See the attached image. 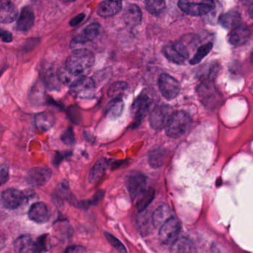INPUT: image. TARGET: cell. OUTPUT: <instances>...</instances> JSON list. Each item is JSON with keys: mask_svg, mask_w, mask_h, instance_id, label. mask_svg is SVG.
I'll use <instances>...</instances> for the list:
<instances>
[{"mask_svg": "<svg viewBox=\"0 0 253 253\" xmlns=\"http://www.w3.org/2000/svg\"><path fill=\"white\" fill-rule=\"evenodd\" d=\"M94 54L88 49H77L68 57L66 67L76 75L85 76L94 66Z\"/></svg>", "mask_w": 253, "mask_h": 253, "instance_id": "1", "label": "cell"}, {"mask_svg": "<svg viewBox=\"0 0 253 253\" xmlns=\"http://www.w3.org/2000/svg\"><path fill=\"white\" fill-rule=\"evenodd\" d=\"M192 124L190 116L186 112L179 111L172 114L166 127L167 135L171 138L181 137L187 132Z\"/></svg>", "mask_w": 253, "mask_h": 253, "instance_id": "2", "label": "cell"}, {"mask_svg": "<svg viewBox=\"0 0 253 253\" xmlns=\"http://www.w3.org/2000/svg\"><path fill=\"white\" fill-rule=\"evenodd\" d=\"M178 7L192 17L206 15L215 8L214 0H179Z\"/></svg>", "mask_w": 253, "mask_h": 253, "instance_id": "3", "label": "cell"}, {"mask_svg": "<svg viewBox=\"0 0 253 253\" xmlns=\"http://www.w3.org/2000/svg\"><path fill=\"white\" fill-rule=\"evenodd\" d=\"M181 225L176 217H171L160 227L159 238L165 245H172L178 239Z\"/></svg>", "mask_w": 253, "mask_h": 253, "instance_id": "4", "label": "cell"}, {"mask_svg": "<svg viewBox=\"0 0 253 253\" xmlns=\"http://www.w3.org/2000/svg\"><path fill=\"white\" fill-rule=\"evenodd\" d=\"M147 177L140 171H131L126 179V186L131 199H138L146 190Z\"/></svg>", "mask_w": 253, "mask_h": 253, "instance_id": "5", "label": "cell"}, {"mask_svg": "<svg viewBox=\"0 0 253 253\" xmlns=\"http://www.w3.org/2000/svg\"><path fill=\"white\" fill-rule=\"evenodd\" d=\"M154 104V100L148 93H142L133 103L131 116L136 123H140L149 114Z\"/></svg>", "mask_w": 253, "mask_h": 253, "instance_id": "6", "label": "cell"}, {"mask_svg": "<svg viewBox=\"0 0 253 253\" xmlns=\"http://www.w3.org/2000/svg\"><path fill=\"white\" fill-rule=\"evenodd\" d=\"M172 114V109L167 105L156 106L152 109L149 116L151 126L155 130L166 128Z\"/></svg>", "mask_w": 253, "mask_h": 253, "instance_id": "7", "label": "cell"}, {"mask_svg": "<svg viewBox=\"0 0 253 253\" xmlns=\"http://www.w3.org/2000/svg\"><path fill=\"white\" fill-rule=\"evenodd\" d=\"M163 53L169 61L175 64H183L189 57L187 48L180 42H170L164 47Z\"/></svg>", "mask_w": 253, "mask_h": 253, "instance_id": "8", "label": "cell"}, {"mask_svg": "<svg viewBox=\"0 0 253 253\" xmlns=\"http://www.w3.org/2000/svg\"><path fill=\"white\" fill-rule=\"evenodd\" d=\"M158 86L162 95L169 100L175 98L180 91V85L178 81L167 74H163L160 77Z\"/></svg>", "mask_w": 253, "mask_h": 253, "instance_id": "9", "label": "cell"}, {"mask_svg": "<svg viewBox=\"0 0 253 253\" xmlns=\"http://www.w3.org/2000/svg\"><path fill=\"white\" fill-rule=\"evenodd\" d=\"M95 84L91 78L84 76L70 86V94L79 98H88L94 94Z\"/></svg>", "mask_w": 253, "mask_h": 253, "instance_id": "10", "label": "cell"}, {"mask_svg": "<svg viewBox=\"0 0 253 253\" xmlns=\"http://www.w3.org/2000/svg\"><path fill=\"white\" fill-rule=\"evenodd\" d=\"M26 195L24 192L15 189H8L2 194V202L5 208L15 210L24 203Z\"/></svg>", "mask_w": 253, "mask_h": 253, "instance_id": "11", "label": "cell"}, {"mask_svg": "<svg viewBox=\"0 0 253 253\" xmlns=\"http://www.w3.org/2000/svg\"><path fill=\"white\" fill-rule=\"evenodd\" d=\"M29 217L36 223H46L51 217V210L45 203H35L29 210Z\"/></svg>", "mask_w": 253, "mask_h": 253, "instance_id": "12", "label": "cell"}, {"mask_svg": "<svg viewBox=\"0 0 253 253\" xmlns=\"http://www.w3.org/2000/svg\"><path fill=\"white\" fill-rule=\"evenodd\" d=\"M50 169L45 167H35L28 173L29 183L35 186H41L48 183L51 177Z\"/></svg>", "mask_w": 253, "mask_h": 253, "instance_id": "13", "label": "cell"}, {"mask_svg": "<svg viewBox=\"0 0 253 253\" xmlns=\"http://www.w3.org/2000/svg\"><path fill=\"white\" fill-rule=\"evenodd\" d=\"M198 96L204 106L210 109H215L220 102V97L217 93L211 86L207 85L200 86Z\"/></svg>", "mask_w": 253, "mask_h": 253, "instance_id": "14", "label": "cell"}, {"mask_svg": "<svg viewBox=\"0 0 253 253\" xmlns=\"http://www.w3.org/2000/svg\"><path fill=\"white\" fill-rule=\"evenodd\" d=\"M121 9V0H104L97 7V12L100 17H109L116 15Z\"/></svg>", "mask_w": 253, "mask_h": 253, "instance_id": "15", "label": "cell"}, {"mask_svg": "<svg viewBox=\"0 0 253 253\" xmlns=\"http://www.w3.org/2000/svg\"><path fill=\"white\" fill-rule=\"evenodd\" d=\"M251 37V32L248 28L244 26H238L232 29L229 35V43L235 46H241L248 42Z\"/></svg>", "mask_w": 253, "mask_h": 253, "instance_id": "16", "label": "cell"}, {"mask_svg": "<svg viewBox=\"0 0 253 253\" xmlns=\"http://www.w3.org/2000/svg\"><path fill=\"white\" fill-rule=\"evenodd\" d=\"M100 31V26L98 24L94 23V24L90 25L84 29V32L81 35H78L71 42V45L76 46L80 44H85L94 41L98 36Z\"/></svg>", "mask_w": 253, "mask_h": 253, "instance_id": "17", "label": "cell"}, {"mask_svg": "<svg viewBox=\"0 0 253 253\" xmlns=\"http://www.w3.org/2000/svg\"><path fill=\"white\" fill-rule=\"evenodd\" d=\"M14 251L18 253H38L37 241L31 235H22L19 237L14 244Z\"/></svg>", "mask_w": 253, "mask_h": 253, "instance_id": "18", "label": "cell"}, {"mask_svg": "<svg viewBox=\"0 0 253 253\" xmlns=\"http://www.w3.org/2000/svg\"><path fill=\"white\" fill-rule=\"evenodd\" d=\"M18 11L17 7L9 0H1L0 21L2 23H11L17 19Z\"/></svg>", "mask_w": 253, "mask_h": 253, "instance_id": "19", "label": "cell"}, {"mask_svg": "<svg viewBox=\"0 0 253 253\" xmlns=\"http://www.w3.org/2000/svg\"><path fill=\"white\" fill-rule=\"evenodd\" d=\"M123 17L126 24L131 27H136L141 23V11L137 5L129 4L126 7Z\"/></svg>", "mask_w": 253, "mask_h": 253, "instance_id": "20", "label": "cell"}, {"mask_svg": "<svg viewBox=\"0 0 253 253\" xmlns=\"http://www.w3.org/2000/svg\"><path fill=\"white\" fill-rule=\"evenodd\" d=\"M35 23V14L30 7H26L22 10L21 14L17 23V30L27 32L32 29Z\"/></svg>", "mask_w": 253, "mask_h": 253, "instance_id": "21", "label": "cell"}, {"mask_svg": "<svg viewBox=\"0 0 253 253\" xmlns=\"http://www.w3.org/2000/svg\"><path fill=\"white\" fill-rule=\"evenodd\" d=\"M241 16L238 11H230L225 13L219 18V23L226 29H233L240 26Z\"/></svg>", "mask_w": 253, "mask_h": 253, "instance_id": "22", "label": "cell"}, {"mask_svg": "<svg viewBox=\"0 0 253 253\" xmlns=\"http://www.w3.org/2000/svg\"><path fill=\"white\" fill-rule=\"evenodd\" d=\"M171 217H172V213L169 207L167 205H162L158 207L154 212L152 215V223L155 227H161Z\"/></svg>", "mask_w": 253, "mask_h": 253, "instance_id": "23", "label": "cell"}, {"mask_svg": "<svg viewBox=\"0 0 253 253\" xmlns=\"http://www.w3.org/2000/svg\"><path fill=\"white\" fill-rule=\"evenodd\" d=\"M107 169V162L104 158H101L99 160L94 164V167L90 171L89 176H88V180L90 183H93L100 180Z\"/></svg>", "mask_w": 253, "mask_h": 253, "instance_id": "24", "label": "cell"}, {"mask_svg": "<svg viewBox=\"0 0 253 253\" xmlns=\"http://www.w3.org/2000/svg\"><path fill=\"white\" fill-rule=\"evenodd\" d=\"M124 109V103L122 99L114 98L108 104L106 115L111 119H117L122 115Z\"/></svg>", "mask_w": 253, "mask_h": 253, "instance_id": "25", "label": "cell"}, {"mask_svg": "<svg viewBox=\"0 0 253 253\" xmlns=\"http://www.w3.org/2000/svg\"><path fill=\"white\" fill-rule=\"evenodd\" d=\"M57 75L60 82L63 83L65 85H69V86H72L78 80L81 79L82 77H84L73 73V72L69 70L66 66L63 68H60L57 71Z\"/></svg>", "mask_w": 253, "mask_h": 253, "instance_id": "26", "label": "cell"}, {"mask_svg": "<svg viewBox=\"0 0 253 253\" xmlns=\"http://www.w3.org/2000/svg\"><path fill=\"white\" fill-rule=\"evenodd\" d=\"M167 158V150L163 148L154 149L149 153V162L153 168H159L165 162Z\"/></svg>", "mask_w": 253, "mask_h": 253, "instance_id": "27", "label": "cell"}, {"mask_svg": "<svg viewBox=\"0 0 253 253\" xmlns=\"http://www.w3.org/2000/svg\"><path fill=\"white\" fill-rule=\"evenodd\" d=\"M129 90V85L125 82L115 83L109 90V96L114 98L122 99Z\"/></svg>", "mask_w": 253, "mask_h": 253, "instance_id": "28", "label": "cell"}, {"mask_svg": "<svg viewBox=\"0 0 253 253\" xmlns=\"http://www.w3.org/2000/svg\"><path fill=\"white\" fill-rule=\"evenodd\" d=\"M146 8L150 14L159 15L165 9V0H146Z\"/></svg>", "mask_w": 253, "mask_h": 253, "instance_id": "29", "label": "cell"}, {"mask_svg": "<svg viewBox=\"0 0 253 253\" xmlns=\"http://www.w3.org/2000/svg\"><path fill=\"white\" fill-rule=\"evenodd\" d=\"M212 46L213 45L211 42H209V43L205 44V45H201L198 48L195 55L191 59L190 64L195 65L200 63L211 51Z\"/></svg>", "mask_w": 253, "mask_h": 253, "instance_id": "30", "label": "cell"}, {"mask_svg": "<svg viewBox=\"0 0 253 253\" xmlns=\"http://www.w3.org/2000/svg\"><path fill=\"white\" fill-rule=\"evenodd\" d=\"M154 191L152 189L146 190L138 198L139 201L137 203V208L139 211H142L146 208L148 205L152 202L154 198Z\"/></svg>", "mask_w": 253, "mask_h": 253, "instance_id": "31", "label": "cell"}, {"mask_svg": "<svg viewBox=\"0 0 253 253\" xmlns=\"http://www.w3.org/2000/svg\"><path fill=\"white\" fill-rule=\"evenodd\" d=\"M105 237L106 239L109 241V244L116 249L120 253H126L127 250L126 247H124V244L121 242V241L118 239L116 237L112 235V234L109 233V232H105Z\"/></svg>", "mask_w": 253, "mask_h": 253, "instance_id": "32", "label": "cell"}, {"mask_svg": "<svg viewBox=\"0 0 253 253\" xmlns=\"http://www.w3.org/2000/svg\"><path fill=\"white\" fill-rule=\"evenodd\" d=\"M36 241L38 253L48 251L49 248V241H48V236L46 235L39 237L37 238Z\"/></svg>", "mask_w": 253, "mask_h": 253, "instance_id": "33", "label": "cell"}, {"mask_svg": "<svg viewBox=\"0 0 253 253\" xmlns=\"http://www.w3.org/2000/svg\"><path fill=\"white\" fill-rule=\"evenodd\" d=\"M61 140L66 145H72L75 143V134L72 128H69L63 132L61 136Z\"/></svg>", "mask_w": 253, "mask_h": 253, "instance_id": "34", "label": "cell"}, {"mask_svg": "<svg viewBox=\"0 0 253 253\" xmlns=\"http://www.w3.org/2000/svg\"><path fill=\"white\" fill-rule=\"evenodd\" d=\"M8 169L7 166L2 165L1 167V182L4 184L8 180Z\"/></svg>", "mask_w": 253, "mask_h": 253, "instance_id": "35", "label": "cell"}, {"mask_svg": "<svg viewBox=\"0 0 253 253\" xmlns=\"http://www.w3.org/2000/svg\"><path fill=\"white\" fill-rule=\"evenodd\" d=\"M1 39L3 42H10L12 41L13 36L11 32L8 31L2 30L1 31Z\"/></svg>", "mask_w": 253, "mask_h": 253, "instance_id": "36", "label": "cell"}, {"mask_svg": "<svg viewBox=\"0 0 253 253\" xmlns=\"http://www.w3.org/2000/svg\"><path fill=\"white\" fill-rule=\"evenodd\" d=\"M86 251L85 247H81V246H72V247H68L66 250V253H84Z\"/></svg>", "mask_w": 253, "mask_h": 253, "instance_id": "37", "label": "cell"}, {"mask_svg": "<svg viewBox=\"0 0 253 253\" xmlns=\"http://www.w3.org/2000/svg\"><path fill=\"white\" fill-rule=\"evenodd\" d=\"M60 1H63V2H75V0H60Z\"/></svg>", "mask_w": 253, "mask_h": 253, "instance_id": "38", "label": "cell"}, {"mask_svg": "<svg viewBox=\"0 0 253 253\" xmlns=\"http://www.w3.org/2000/svg\"><path fill=\"white\" fill-rule=\"evenodd\" d=\"M240 1H241V2H249L250 0H240Z\"/></svg>", "mask_w": 253, "mask_h": 253, "instance_id": "39", "label": "cell"}]
</instances>
